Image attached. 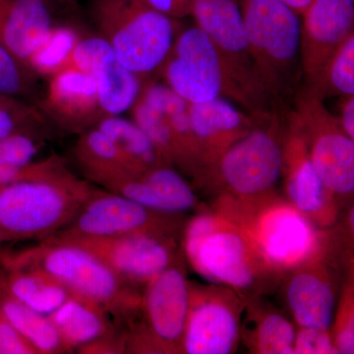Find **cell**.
Returning a JSON list of instances; mask_svg holds the SVG:
<instances>
[{
	"label": "cell",
	"instance_id": "obj_27",
	"mask_svg": "<svg viewBox=\"0 0 354 354\" xmlns=\"http://www.w3.org/2000/svg\"><path fill=\"white\" fill-rule=\"evenodd\" d=\"M78 41L75 30L53 27L48 38L29 58L27 66L43 75L53 76L71 65L72 55Z\"/></svg>",
	"mask_w": 354,
	"mask_h": 354
},
{
	"label": "cell",
	"instance_id": "obj_6",
	"mask_svg": "<svg viewBox=\"0 0 354 354\" xmlns=\"http://www.w3.org/2000/svg\"><path fill=\"white\" fill-rule=\"evenodd\" d=\"M164 214L169 213L147 208L111 191L97 189L71 223L50 239L72 241L137 234L162 237L169 225Z\"/></svg>",
	"mask_w": 354,
	"mask_h": 354
},
{
	"label": "cell",
	"instance_id": "obj_32",
	"mask_svg": "<svg viewBox=\"0 0 354 354\" xmlns=\"http://www.w3.org/2000/svg\"><path fill=\"white\" fill-rule=\"evenodd\" d=\"M41 147V142L27 131L0 139V165L29 164Z\"/></svg>",
	"mask_w": 354,
	"mask_h": 354
},
{
	"label": "cell",
	"instance_id": "obj_39",
	"mask_svg": "<svg viewBox=\"0 0 354 354\" xmlns=\"http://www.w3.org/2000/svg\"><path fill=\"white\" fill-rule=\"evenodd\" d=\"M337 348L339 353L353 354L354 353V325L351 318L337 335Z\"/></svg>",
	"mask_w": 354,
	"mask_h": 354
},
{
	"label": "cell",
	"instance_id": "obj_22",
	"mask_svg": "<svg viewBox=\"0 0 354 354\" xmlns=\"http://www.w3.org/2000/svg\"><path fill=\"white\" fill-rule=\"evenodd\" d=\"M101 129L113 142L120 153L125 169L130 174H143L165 162L153 142L134 122L121 115H104L97 121Z\"/></svg>",
	"mask_w": 354,
	"mask_h": 354
},
{
	"label": "cell",
	"instance_id": "obj_4",
	"mask_svg": "<svg viewBox=\"0 0 354 354\" xmlns=\"http://www.w3.org/2000/svg\"><path fill=\"white\" fill-rule=\"evenodd\" d=\"M261 90L278 92L288 83L301 48V22L281 0H239Z\"/></svg>",
	"mask_w": 354,
	"mask_h": 354
},
{
	"label": "cell",
	"instance_id": "obj_9",
	"mask_svg": "<svg viewBox=\"0 0 354 354\" xmlns=\"http://www.w3.org/2000/svg\"><path fill=\"white\" fill-rule=\"evenodd\" d=\"M71 65L94 79L104 115H121L134 106L141 94V82L121 64L104 37L79 39Z\"/></svg>",
	"mask_w": 354,
	"mask_h": 354
},
{
	"label": "cell",
	"instance_id": "obj_31",
	"mask_svg": "<svg viewBox=\"0 0 354 354\" xmlns=\"http://www.w3.org/2000/svg\"><path fill=\"white\" fill-rule=\"evenodd\" d=\"M295 330L283 317L271 315L265 319L259 330L261 353L267 354L295 353Z\"/></svg>",
	"mask_w": 354,
	"mask_h": 354
},
{
	"label": "cell",
	"instance_id": "obj_24",
	"mask_svg": "<svg viewBox=\"0 0 354 354\" xmlns=\"http://www.w3.org/2000/svg\"><path fill=\"white\" fill-rule=\"evenodd\" d=\"M74 156L86 178L102 187L121 174L129 172L113 142L95 127L88 128L77 141Z\"/></svg>",
	"mask_w": 354,
	"mask_h": 354
},
{
	"label": "cell",
	"instance_id": "obj_23",
	"mask_svg": "<svg viewBox=\"0 0 354 354\" xmlns=\"http://www.w3.org/2000/svg\"><path fill=\"white\" fill-rule=\"evenodd\" d=\"M288 304L297 323L304 328L329 329L335 308L330 286L311 274H299L291 281Z\"/></svg>",
	"mask_w": 354,
	"mask_h": 354
},
{
	"label": "cell",
	"instance_id": "obj_36",
	"mask_svg": "<svg viewBox=\"0 0 354 354\" xmlns=\"http://www.w3.org/2000/svg\"><path fill=\"white\" fill-rule=\"evenodd\" d=\"M22 114L12 97H0V139L16 133L25 132Z\"/></svg>",
	"mask_w": 354,
	"mask_h": 354
},
{
	"label": "cell",
	"instance_id": "obj_34",
	"mask_svg": "<svg viewBox=\"0 0 354 354\" xmlns=\"http://www.w3.org/2000/svg\"><path fill=\"white\" fill-rule=\"evenodd\" d=\"M295 353L334 354L339 353L330 341L326 330L304 328L295 337Z\"/></svg>",
	"mask_w": 354,
	"mask_h": 354
},
{
	"label": "cell",
	"instance_id": "obj_33",
	"mask_svg": "<svg viewBox=\"0 0 354 354\" xmlns=\"http://www.w3.org/2000/svg\"><path fill=\"white\" fill-rule=\"evenodd\" d=\"M25 65L0 44V97H13L25 88Z\"/></svg>",
	"mask_w": 354,
	"mask_h": 354
},
{
	"label": "cell",
	"instance_id": "obj_17",
	"mask_svg": "<svg viewBox=\"0 0 354 354\" xmlns=\"http://www.w3.org/2000/svg\"><path fill=\"white\" fill-rule=\"evenodd\" d=\"M67 353L78 351L100 337L114 333L111 316L99 305L70 297L48 315Z\"/></svg>",
	"mask_w": 354,
	"mask_h": 354
},
{
	"label": "cell",
	"instance_id": "obj_12",
	"mask_svg": "<svg viewBox=\"0 0 354 354\" xmlns=\"http://www.w3.org/2000/svg\"><path fill=\"white\" fill-rule=\"evenodd\" d=\"M281 147L269 133L248 132L228 147L221 158V174L228 185L244 195L270 189L283 169Z\"/></svg>",
	"mask_w": 354,
	"mask_h": 354
},
{
	"label": "cell",
	"instance_id": "obj_28",
	"mask_svg": "<svg viewBox=\"0 0 354 354\" xmlns=\"http://www.w3.org/2000/svg\"><path fill=\"white\" fill-rule=\"evenodd\" d=\"M132 109L134 122L153 142L162 160H177L176 142L165 114L140 97Z\"/></svg>",
	"mask_w": 354,
	"mask_h": 354
},
{
	"label": "cell",
	"instance_id": "obj_35",
	"mask_svg": "<svg viewBox=\"0 0 354 354\" xmlns=\"http://www.w3.org/2000/svg\"><path fill=\"white\" fill-rule=\"evenodd\" d=\"M0 354H39L0 310Z\"/></svg>",
	"mask_w": 354,
	"mask_h": 354
},
{
	"label": "cell",
	"instance_id": "obj_5",
	"mask_svg": "<svg viewBox=\"0 0 354 354\" xmlns=\"http://www.w3.org/2000/svg\"><path fill=\"white\" fill-rule=\"evenodd\" d=\"M167 59V86L188 104L232 95L220 53L200 28H190L179 35Z\"/></svg>",
	"mask_w": 354,
	"mask_h": 354
},
{
	"label": "cell",
	"instance_id": "obj_25",
	"mask_svg": "<svg viewBox=\"0 0 354 354\" xmlns=\"http://www.w3.org/2000/svg\"><path fill=\"white\" fill-rule=\"evenodd\" d=\"M0 310L38 351L39 354L67 353L57 330L50 319L35 311L11 295L0 285Z\"/></svg>",
	"mask_w": 354,
	"mask_h": 354
},
{
	"label": "cell",
	"instance_id": "obj_38",
	"mask_svg": "<svg viewBox=\"0 0 354 354\" xmlns=\"http://www.w3.org/2000/svg\"><path fill=\"white\" fill-rule=\"evenodd\" d=\"M144 2L153 10L171 19L191 15L192 10V0H144Z\"/></svg>",
	"mask_w": 354,
	"mask_h": 354
},
{
	"label": "cell",
	"instance_id": "obj_37",
	"mask_svg": "<svg viewBox=\"0 0 354 354\" xmlns=\"http://www.w3.org/2000/svg\"><path fill=\"white\" fill-rule=\"evenodd\" d=\"M213 221L209 216H200L191 223L186 234V251L193 263L196 260L200 246L213 232Z\"/></svg>",
	"mask_w": 354,
	"mask_h": 354
},
{
	"label": "cell",
	"instance_id": "obj_26",
	"mask_svg": "<svg viewBox=\"0 0 354 354\" xmlns=\"http://www.w3.org/2000/svg\"><path fill=\"white\" fill-rule=\"evenodd\" d=\"M140 178L148 185V207L164 213H180L194 205L195 196L185 180L174 169L158 165Z\"/></svg>",
	"mask_w": 354,
	"mask_h": 354
},
{
	"label": "cell",
	"instance_id": "obj_11",
	"mask_svg": "<svg viewBox=\"0 0 354 354\" xmlns=\"http://www.w3.org/2000/svg\"><path fill=\"white\" fill-rule=\"evenodd\" d=\"M59 241L72 242L87 249L127 283H148L169 268L172 261L171 247L162 237L156 235L88 237Z\"/></svg>",
	"mask_w": 354,
	"mask_h": 354
},
{
	"label": "cell",
	"instance_id": "obj_40",
	"mask_svg": "<svg viewBox=\"0 0 354 354\" xmlns=\"http://www.w3.org/2000/svg\"><path fill=\"white\" fill-rule=\"evenodd\" d=\"M341 127L344 132L354 140V97L353 95L346 97V102L342 104Z\"/></svg>",
	"mask_w": 354,
	"mask_h": 354
},
{
	"label": "cell",
	"instance_id": "obj_42",
	"mask_svg": "<svg viewBox=\"0 0 354 354\" xmlns=\"http://www.w3.org/2000/svg\"><path fill=\"white\" fill-rule=\"evenodd\" d=\"M6 235L3 234V232H1V230H0V253L3 251V245L4 243H6Z\"/></svg>",
	"mask_w": 354,
	"mask_h": 354
},
{
	"label": "cell",
	"instance_id": "obj_10",
	"mask_svg": "<svg viewBox=\"0 0 354 354\" xmlns=\"http://www.w3.org/2000/svg\"><path fill=\"white\" fill-rule=\"evenodd\" d=\"M302 15V67L310 82L318 83L335 50L353 32L354 0H312Z\"/></svg>",
	"mask_w": 354,
	"mask_h": 354
},
{
	"label": "cell",
	"instance_id": "obj_21",
	"mask_svg": "<svg viewBox=\"0 0 354 354\" xmlns=\"http://www.w3.org/2000/svg\"><path fill=\"white\" fill-rule=\"evenodd\" d=\"M0 285L30 308L46 316L72 297L57 279L37 269L0 265Z\"/></svg>",
	"mask_w": 354,
	"mask_h": 354
},
{
	"label": "cell",
	"instance_id": "obj_14",
	"mask_svg": "<svg viewBox=\"0 0 354 354\" xmlns=\"http://www.w3.org/2000/svg\"><path fill=\"white\" fill-rule=\"evenodd\" d=\"M53 28L48 0H0V44L25 66Z\"/></svg>",
	"mask_w": 354,
	"mask_h": 354
},
{
	"label": "cell",
	"instance_id": "obj_2",
	"mask_svg": "<svg viewBox=\"0 0 354 354\" xmlns=\"http://www.w3.org/2000/svg\"><path fill=\"white\" fill-rule=\"evenodd\" d=\"M97 188L68 169L41 180L0 185V230L7 242L41 241L71 223Z\"/></svg>",
	"mask_w": 354,
	"mask_h": 354
},
{
	"label": "cell",
	"instance_id": "obj_7",
	"mask_svg": "<svg viewBox=\"0 0 354 354\" xmlns=\"http://www.w3.org/2000/svg\"><path fill=\"white\" fill-rule=\"evenodd\" d=\"M191 15L220 53L232 95L243 99L260 88L239 1L192 0Z\"/></svg>",
	"mask_w": 354,
	"mask_h": 354
},
{
	"label": "cell",
	"instance_id": "obj_29",
	"mask_svg": "<svg viewBox=\"0 0 354 354\" xmlns=\"http://www.w3.org/2000/svg\"><path fill=\"white\" fill-rule=\"evenodd\" d=\"M325 186L310 158L300 157L291 171L288 192L298 208L307 213L315 212L323 204Z\"/></svg>",
	"mask_w": 354,
	"mask_h": 354
},
{
	"label": "cell",
	"instance_id": "obj_18",
	"mask_svg": "<svg viewBox=\"0 0 354 354\" xmlns=\"http://www.w3.org/2000/svg\"><path fill=\"white\" fill-rule=\"evenodd\" d=\"M193 264L209 276L236 288H246L253 281L243 241L232 232H212L200 246Z\"/></svg>",
	"mask_w": 354,
	"mask_h": 354
},
{
	"label": "cell",
	"instance_id": "obj_19",
	"mask_svg": "<svg viewBox=\"0 0 354 354\" xmlns=\"http://www.w3.org/2000/svg\"><path fill=\"white\" fill-rule=\"evenodd\" d=\"M191 130L197 145L230 147L247 133L249 120L234 104L221 97L209 101L189 104Z\"/></svg>",
	"mask_w": 354,
	"mask_h": 354
},
{
	"label": "cell",
	"instance_id": "obj_20",
	"mask_svg": "<svg viewBox=\"0 0 354 354\" xmlns=\"http://www.w3.org/2000/svg\"><path fill=\"white\" fill-rule=\"evenodd\" d=\"M263 247L268 257L279 264L290 265L311 249V228L302 216L290 209H279L263 221Z\"/></svg>",
	"mask_w": 354,
	"mask_h": 354
},
{
	"label": "cell",
	"instance_id": "obj_30",
	"mask_svg": "<svg viewBox=\"0 0 354 354\" xmlns=\"http://www.w3.org/2000/svg\"><path fill=\"white\" fill-rule=\"evenodd\" d=\"M327 80L330 88L337 94L354 95V35H349L346 41L335 50L324 71L320 81ZM319 81V82H320Z\"/></svg>",
	"mask_w": 354,
	"mask_h": 354
},
{
	"label": "cell",
	"instance_id": "obj_16",
	"mask_svg": "<svg viewBox=\"0 0 354 354\" xmlns=\"http://www.w3.org/2000/svg\"><path fill=\"white\" fill-rule=\"evenodd\" d=\"M236 319L225 305L209 302L188 315L184 348L190 354H227L237 337Z\"/></svg>",
	"mask_w": 354,
	"mask_h": 354
},
{
	"label": "cell",
	"instance_id": "obj_41",
	"mask_svg": "<svg viewBox=\"0 0 354 354\" xmlns=\"http://www.w3.org/2000/svg\"><path fill=\"white\" fill-rule=\"evenodd\" d=\"M297 14H304L311 4L312 0H281Z\"/></svg>",
	"mask_w": 354,
	"mask_h": 354
},
{
	"label": "cell",
	"instance_id": "obj_43",
	"mask_svg": "<svg viewBox=\"0 0 354 354\" xmlns=\"http://www.w3.org/2000/svg\"><path fill=\"white\" fill-rule=\"evenodd\" d=\"M62 1H67V0H62Z\"/></svg>",
	"mask_w": 354,
	"mask_h": 354
},
{
	"label": "cell",
	"instance_id": "obj_3",
	"mask_svg": "<svg viewBox=\"0 0 354 354\" xmlns=\"http://www.w3.org/2000/svg\"><path fill=\"white\" fill-rule=\"evenodd\" d=\"M95 18L118 60L138 76L167 62L176 41L174 19L144 0H97Z\"/></svg>",
	"mask_w": 354,
	"mask_h": 354
},
{
	"label": "cell",
	"instance_id": "obj_1",
	"mask_svg": "<svg viewBox=\"0 0 354 354\" xmlns=\"http://www.w3.org/2000/svg\"><path fill=\"white\" fill-rule=\"evenodd\" d=\"M0 265L41 270L72 295L99 305L111 317L127 315L137 304L127 281L94 254L72 242L46 239L22 250H3Z\"/></svg>",
	"mask_w": 354,
	"mask_h": 354
},
{
	"label": "cell",
	"instance_id": "obj_8",
	"mask_svg": "<svg viewBox=\"0 0 354 354\" xmlns=\"http://www.w3.org/2000/svg\"><path fill=\"white\" fill-rule=\"evenodd\" d=\"M300 114L302 120L318 130L310 160L325 188L339 194L353 192V139L339 127L317 94L301 102Z\"/></svg>",
	"mask_w": 354,
	"mask_h": 354
},
{
	"label": "cell",
	"instance_id": "obj_15",
	"mask_svg": "<svg viewBox=\"0 0 354 354\" xmlns=\"http://www.w3.org/2000/svg\"><path fill=\"white\" fill-rule=\"evenodd\" d=\"M51 77L48 106L65 127L80 129L95 120L101 108L92 77L73 65Z\"/></svg>",
	"mask_w": 354,
	"mask_h": 354
},
{
	"label": "cell",
	"instance_id": "obj_13",
	"mask_svg": "<svg viewBox=\"0 0 354 354\" xmlns=\"http://www.w3.org/2000/svg\"><path fill=\"white\" fill-rule=\"evenodd\" d=\"M189 291L184 274L169 268L148 281L144 306L153 339L164 348L183 337L189 315Z\"/></svg>",
	"mask_w": 354,
	"mask_h": 354
}]
</instances>
